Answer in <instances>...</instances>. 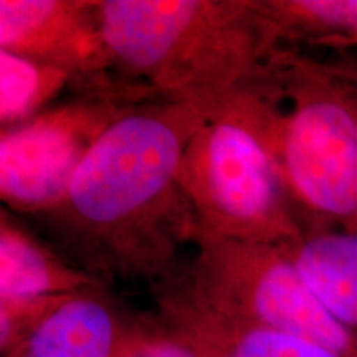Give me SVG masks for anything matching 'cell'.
I'll list each match as a JSON object with an SVG mask.
<instances>
[{"mask_svg":"<svg viewBox=\"0 0 357 357\" xmlns=\"http://www.w3.org/2000/svg\"><path fill=\"white\" fill-rule=\"evenodd\" d=\"M205 121L166 100L132 106L89 151L61 202L33 220L66 260L106 284L162 283L200 234L178 171Z\"/></svg>","mask_w":357,"mask_h":357,"instance_id":"cell-1","label":"cell"},{"mask_svg":"<svg viewBox=\"0 0 357 357\" xmlns=\"http://www.w3.org/2000/svg\"><path fill=\"white\" fill-rule=\"evenodd\" d=\"M119 78L213 118L280 50L255 0H100Z\"/></svg>","mask_w":357,"mask_h":357,"instance_id":"cell-2","label":"cell"},{"mask_svg":"<svg viewBox=\"0 0 357 357\" xmlns=\"http://www.w3.org/2000/svg\"><path fill=\"white\" fill-rule=\"evenodd\" d=\"M229 106L273 160L305 231L357 230V111L334 60L280 48Z\"/></svg>","mask_w":357,"mask_h":357,"instance_id":"cell-3","label":"cell"},{"mask_svg":"<svg viewBox=\"0 0 357 357\" xmlns=\"http://www.w3.org/2000/svg\"><path fill=\"white\" fill-rule=\"evenodd\" d=\"M178 181L200 234L281 247L305 235L273 160L231 106L192 137Z\"/></svg>","mask_w":357,"mask_h":357,"instance_id":"cell-4","label":"cell"},{"mask_svg":"<svg viewBox=\"0 0 357 357\" xmlns=\"http://www.w3.org/2000/svg\"><path fill=\"white\" fill-rule=\"evenodd\" d=\"M171 278L223 314L357 357V334L318 300L281 245L200 234L194 260Z\"/></svg>","mask_w":357,"mask_h":357,"instance_id":"cell-5","label":"cell"},{"mask_svg":"<svg viewBox=\"0 0 357 357\" xmlns=\"http://www.w3.org/2000/svg\"><path fill=\"white\" fill-rule=\"evenodd\" d=\"M159 100L118 75L78 84L73 96L0 134V197L15 215L38 217L65 197L100 137L139 102Z\"/></svg>","mask_w":357,"mask_h":357,"instance_id":"cell-6","label":"cell"},{"mask_svg":"<svg viewBox=\"0 0 357 357\" xmlns=\"http://www.w3.org/2000/svg\"><path fill=\"white\" fill-rule=\"evenodd\" d=\"M0 50L61 66L83 82L114 73L98 0H0Z\"/></svg>","mask_w":357,"mask_h":357,"instance_id":"cell-7","label":"cell"},{"mask_svg":"<svg viewBox=\"0 0 357 357\" xmlns=\"http://www.w3.org/2000/svg\"><path fill=\"white\" fill-rule=\"evenodd\" d=\"M158 316L208 357H342L293 334L227 316L195 300L174 278L155 284Z\"/></svg>","mask_w":357,"mask_h":357,"instance_id":"cell-8","label":"cell"},{"mask_svg":"<svg viewBox=\"0 0 357 357\" xmlns=\"http://www.w3.org/2000/svg\"><path fill=\"white\" fill-rule=\"evenodd\" d=\"M139 323L108 287L83 289L66 296L6 357H121Z\"/></svg>","mask_w":357,"mask_h":357,"instance_id":"cell-9","label":"cell"},{"mask_svg":"<svg viewBox=\"0 0 357 357\" xmlns=\"http://www.w3.org/2000/svg\"><path fill=\"white\" fill-rule=\"evenodd\" d=\"M108 287L63 258L53 245L35 235L15 213L0 211V300L66 296Z\"/></svg>","mask_w":357,"mask_h":357,"instance_id":"cell-10","label":"cell"},{"mask_svg":"<svg viewBox=\"0 0 357 357\" xmlns=\"http://www.w3.org/2000/svg\"><path fill=\"white\" fill-rule=\"evenodd\" d=\"M283 248L318 300L357 334V230L305 231Z\"/></svg>","mask_w":357,"mask_h":357,"instance_id":"cell-11","label":"cell"},{"mask_svg":"<svg viewBox=\"0 0 357 357\" xmlns=\"http://www.w3.org/2000/svg\"><path fill=\"white\" fill-rule=\"evenodd\" d=\"M281 47L328 48L357 37V0H255Z\"/></svg>","mask_w":357,"mask_h":357,"instance_id":"cell-12","label":"cell"},{"mask_svg":"<svg viewBox=\"0 0 357 357\" xmlns=\"http://www.w3.org/2000/svg\"><path fill=\"white\" fill-rule=\"evenodd\" d=\"M83 79L61 66L0 50V124L2 129L29 121L50 108L65 88Z\"/></svg>","mask_w":357,"mask_h":357,"instance_id":"cell-13","label":"cell"},{"mask_svg":"<svg viewBox=\"0 0 357 357\" xmlns=\"http://www.w3.org/2000/svg\"><path fill=\"white\" fill-rule=\"evenodd\" d=\"M121 357H208L184 333L158 314L141 318Z\"/></svg>","mask_w":357,"mask_h":357,"instance_id":"cell-14","label":"cell"},{"mask_svg":"<svg viewBox=\"0 0 357 357\" xmlns=\"http://www.w3.org/2000/svg\"><path fill=\"white\" fill-rule=\"evenodd\" d=\"M66 296L0 300V352H2V357L15 351Z\"/></svg>","mask_w":357,"mask_h":357,"instance_id":"cell-15","label":"cell"},{"mask_svg":"<svg viewBox=\"0 0 357 357\" xmlns=\"http://www.w3.org/2000/svg\"><path fill=\"white\" fill-rule=\"evenodd\" d=\"M336 52L342 53V56L334 58V63H336L339 71H341V75L346 79L347 86H349L352 102H354L356 111H357V56L351 55V52H354V50H351V52L336 50Z\"/></svg>","mask_w":357,"mask_h":357,"instance_id":"cell-16","label":"cell"},{"mask_svg":"<svg viewBox=\"0 0 357 357\" xmlns=\"http://www.w3.org/2000/svg\"><path fill=\"white\" fill-rule=\"evenodd\" d=\"M331 50H354V52H357V37L352 40H346V42L334 43L331 47Z\"/></svg>","mask_w":357,"mask_h":357,"instance_id":"cell-17","label":"cell"}]
</instances>
